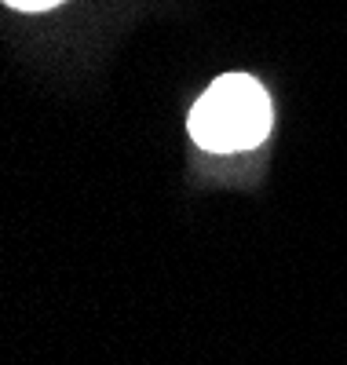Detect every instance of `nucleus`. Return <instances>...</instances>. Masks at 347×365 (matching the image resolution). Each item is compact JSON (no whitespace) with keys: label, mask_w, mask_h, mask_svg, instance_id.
<instances>
[{"label":"nucleus","mask_w":347,"mask_h":365,"mask_svg":"<svg viewBox=\"0 0 347 365\" xmlns=\"http://www.w3.org/2000/svg\"><path fill=\"white\" fill-rule=\"evenodd\" d=\"M271 132V99L256 77L227 73L208 84L191 110V135L201 150L234 154L260 146Z\"/></svg>","instance_id":"obj_1"},{"label":"nucleus","mask_w":347,"mask_h":365,"mask_svg":"<svg viewBox=\"0 0 347 365\" xmlns=\"http://www.w3.org/2000/svg\"><path fill=\"white\" fill-rule=\"evenodd\" d=\"M8 8H19V11H48L55 4H62V0H4Z\"/></svg>","instance_id":"obj_2"}]
</instances>
